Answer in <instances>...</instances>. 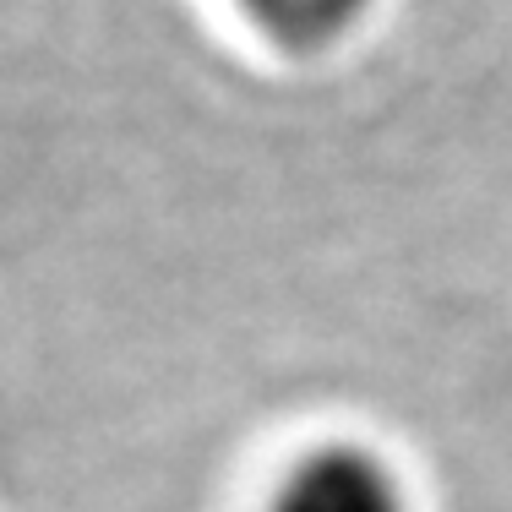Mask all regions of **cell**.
Instances as JSON below:
<instances>
[{"label":"cell","mask_w":512,"mask_h":512,"mask_svg":"<svg viewBox=\"0 0 512 512\" xmlns=\"http://www.w3.org/2000/svg\"><path fill=\"white\" fill-rule=\"evenodd\" d=\"M267 512H409V491L382 453L327 442L278 480Z\"/></svg>","instance_id":"1"},{"label":"cell","mask_w":512,"mask_h":512,"mask_svg":"<svg viewBox=\"0 0 512 512\" xmlns=\"http://www.w3.org/2000/svg\"><path fill=\"white\" fill-rule=\"evenodd\" d=\"M371 0H240V11L284 50H322L344 39Z\"/></svg>","instance_id":"2"}]
</instances>
